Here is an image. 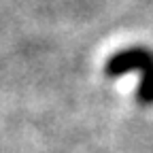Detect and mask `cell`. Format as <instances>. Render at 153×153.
I'll use <instances>...</instances> for the list:
<instances>
[{
    "mask_svg": "<svg viewBox=\"0 0 153 153\" xmlns=\"http://www.w3.org/2000/svg\"><path fill=\"white\" fill-rule=\"evenodd\" d=\"M128 72L143 74L136 96L143 104H153V53L143 47H134V49H126L121 53H115L106 64V74L121 76Z\"/></svg>",
    "mask_w": 153,
    "mask_h": 153,
    "instance_id": "1",
    "label": "cell"
}]
</instances>
